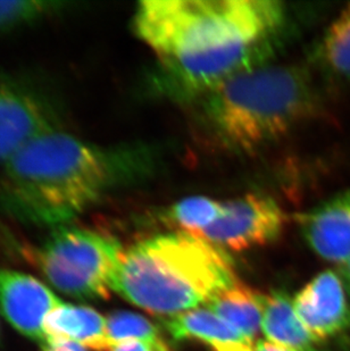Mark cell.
Returning <instances> with one entry per match:
<instances>
[{"instance_id": "cell-16", "label": "cell", "mask_w": 350, "mask_h": 351, "mask_svg": "<svg viewBox=\"0 0 350 351\" xmlns=\"http://www.w3.org/2000/svg\"><path fill=\"white\" fill-rule=\"evenodd\" d=\"M224 212V202L205 195L182 199L171 206L165 219L182 232L198 234L205 231Z\"/></svg>"}, {"instance_id": "cell-3", "label": "cell", "mask_w": 350, "mask_h": 351, "mask_svg": "<svg viewBox=\"0 0 350 351\" xmlns=\"http://www.w3.org/2000/svg\"><path fill=\"white\" fill-rule=\"evenodd\" d=\"M237 282L225 250L178 231L124 250L110 289L147 312L172 317L206 305Z\"/></svg>"}, {"instance_id": "cell-21", "label": "cell", "mask_w": 350, "mask_h": 351, "mask_svg": "<svg viewBox=\"0 0 350 351\" xmlns=\"http://www.w3.org/2000/svg\"><path fill=\"white\" fill-rule=\"evenodd\" d=\"M214 351H254V346L250 342H228V343H214L209 346Z\"/></svg>"}, {"instance_id": "cell-23", "label": "cell", "mask_w": 350, "mask_h": 351, "mask_svg": "<svg viewBox=\"0 0 350 351\" xmlns=\"http://www.w3.org/2000/svg\"><path fill=\"white\" fill-rule=\"evenodd\" d=\"M339 275H340L341 280L344 282L346 291L350 295V261L349 262L345 263L344 265H340V267H339Z\"/></svg>"}, {"instance_id": "cell-9", "label": "cell", "mask_w": 350, "mask_h": 351, "mask_svg": "<svg viewBox=\"0 0 350 351\" xmlns=\"http://www.w3.org/2000/svg\"><path fill=\"white\" fill-rule=\"evenodd\" d=\"M63 302L34 276L0 267V307L7 321L27 338L45 345L43 323Z\"/></svg>"}, {"instance_id": "cell-2", "label": "cell", "mask_w": 350, "mask_h": 351, "mask_svg": "<svg viewBox=\"0 0 350 351\" xmlns=\"http://www.w3.org/2000/svg\"><path fill=\"white\" fill-rule=\"evenodd\" d=\"M130 164L123 150L98 146L56 128L1 164L0 205L27 224L70 226L123 181Z\"/></svg>"}, {"instance_id": "cell-11", "label": "cell", "mask_w": 350, "mask_h": 351, "mask_svg": "<svg viewBox=\"0 0 350 351\" xmlns=\"http://www.w3.org/2000/svg\"><path fill=\"white\" fill-rule=\"evenodd\" d=\"M47 340L63 339L96 351L110 350L107 321L95 309L62 304L49 313L43 323Z\"/></svg>"}, {"instance_id": "cell-17", "label": "cell", "mask_w": 350, "mask_h": 351, "mask_svg": "<svg viewBox=\"0 0 350 351\" xmlns=\"http://www.w3.org/2000/svg\"><path fill=\"white\" fill-rule=\"evenodd\" d=\"M107 321V337L113 346L126 341H164L159 326L141 315L130 312H115L109 315ZM112 349V348H110Z\"/></svg>"}, {"instance_id": "cell-10", "label": "cell", "mask_w": 350, "mask_h": 351, "mask_svg": "<svg viewBox=\"0 0 350 351\" xmlns=\"http://www.w3.org/2000/svg\"><path fill=\"white\" fill-rule=\"evenodd\" d=\"M307 245L320 258L344 265L350 261V190L320 202L299 219Z\"/></svg>"}, {"instance_id": "cell-4", "label": "cell", "mask_w": 350, "mask_h": 351, "mask_svg": "<svg viewBox=\"0 0 350 351\" xmlns=\"http://www.w3.org/2000/svg\"><path fill=\"white\" fill-rule=\"evenodd\" d=\"M311 74L294 65H261L205 96L206 117L229 146L257 149L275 143L317 110Z\"/></svg>"}, {"instance_id": "cell-12", "label": "cell", "mask_w": 350, "mask_h": 351, "mask_svg": "<svg viewBox=\"0 0 350 351\" xmlns=\"http://www.w3.org/2000/svg\"><path fill=\"white\" fill-rule=\"evenodd\" d=\"M264 299L265 295L238 281L218 293L205 306L253 342L261 330Z\"/></svg>"}, {"instance_id": "cell-22", "label": "cell", "mask_w": 350, "mask_h": 351, "mask_svg": "<svg viewBox=\"0 0 350 351\" xmlns=\"http://www.w3.org/2000/svg\"><path fill=\"white\" fill-rule=\"evenodd\" d=\"M254 351H320L317 348L310 349V350H297V349L289 348L284 346L277 345L271 341H258L256 346H254Z\"/></svg>"}, {"instance_id": "cell-8", "label": "cell", "mask_w": 350, "mask_h": 351, "mask_svg": "<svg viewBox=\"0 0 350 351\" xmlns=\"http://www.w3.org/2000/svg\"><path fill=\"white\" fill-rule=\"evenodd\" d=\"M56 128L53 110L40 97L0 81V164L36 136Z\"/></svg>"}, {"instance_id": "cell-7", "label": "cell", "mask_w": 350, "mask_h": 351, "mask_svg": "<svg viewBox=\"0 0 350 351\" xmlns=\"http://www.w3.org/2000/svg\"><path fill=\"white\" fill-rule=\"evenodd\" d=\"M294 305L298 317L317 343L350 328L347 291L339 273L331 269L308 282L294 297Z\"/></svg>"}, {"instance_id": "cell-18", "label": "cell", "mask_w": 350, "mask_h": 351, "mask_svg": "<svg viewBox=\"0 0 350 351\" xmlns=\"http://www.w3.org/2000/svg\"><path fill=\"white\" fill-rule=\"evenodd\" d=\"M67 3L54 1H0V34L34 23L60 12Z\"/></svg>"}, {"instance_id": "cell-15", "label": "cell", "mask_w": 350, "mask_h": 351, "mask_svg": "<svg viewBox=\"0 0 350 351\" xmlns=\"http://www.w3.org/2000/svg\"><path fill=\"white\" fill-rule=\"evenodd\" d=\"M315 62L329 79L350 82V3L317 45Z\"/></svg>"}, {"instance_id": "cell-5", "label": "cell", "mask_w": 350, "mask_h": 351, "mask_svg": "<svg viewBox=\"0 0 350 351\" xmlns=\"http://www.w3.org/2000/svg\"><path fill=\"white\" fill-rule=\"evenodd\" d=\"M123 252L113 237L67 226L54 230L34 252V262L64 293L79 299H106Z\"/></svg>"}, {"instance_id": "cell-14", "label": "cell", "mask_w": 350, "mask_h": 351, "mask_svg": "<svg viewBox=\"0 0 350 351\" xmlns=\"http://www.w3.org/2000/svg\"><path fill=\"white\" fill-rule=\"evenodd\" d=\"M175 340L195 339L211 346L228 342H250L209 308L191 309L164 321ZM253 343V342H250Z\"/></svg>"}, {"instance_id": "cell-19", "label": "cell", "mask_w": 350, "mask_h": 351, "mask_svg": "<svg viewBox=\"0 0 350 351\" xmlns=\"http://www.w3.org/2000/svg\"><path fill=\"white\" fill-rule=\"evenodd\" d=\"M109 351H170L165 341H126L113 346Z\"/></svg>"}, {"instance_id": "cell-6", "label": "cell", "mask_w": 350, "mask_h": 351, "mask_svg": "<svg viewBox=\"0 0 350 351\" xmlns=\"http://www.w3.org/2000/svg\"><path fill=\"white\" fill-rule=\"evenodd\" d=\"M285 226V214L268 195L248 193L224 202V212L197 237L223 250L244 252L277 240Z\"/></svg>"}, {"instance_id": "cell-1", "label": "cell", "mask_w": 350, "mask_h": 351, "mask_svg": "<svg viewBox=\"0 0 350 351\" xmlns=\"http://www.w3.org/2000/svg\"><path fill=\"white\" fill-rule=\"evenodd\" d=\"M284 23L285 10L275 0H145L132 24L173 89L205 97L264 65Z\"/></svg>"}, {"instance_id": "cell-13", "label": "cell", "mask_w": 350, "mask_h": 351, "mask_svg": "<svg viewBox=\"0 0 350 351\" xmlns=\"http://www.w3.org/2000/svg\"><path fill=\"white\" fill-rule=\"evenodd\" d=\"M261 331L277 345L297 350L316 348L317 342L298 317L294 300L284 291L265 295Z\"/></svg>"}, {"instance_id": "cell-20", "label": "cell", "mask_w": 350, "mask_h": 351, "mask_svg": "<svg viewBox=\"0 0 350 351\" xmlns=\"http://www.w3.org/2000/svg\"><path fill=\"white\" fill-rule=\"evenodd\" d=\"M43 351H86L82 345L71 340H63V339H53L47 340L46 343L43 345Z\"/></svg>"}]
</instances>
